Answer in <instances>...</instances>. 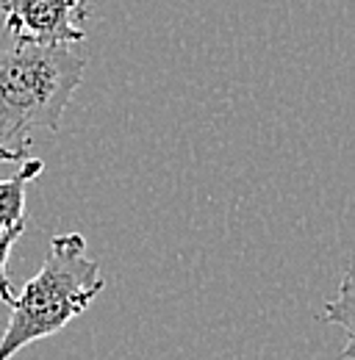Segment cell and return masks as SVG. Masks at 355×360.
<instances>
[{
  "mask_svg": "<svg viewBox=\"0 0 355 360\" xmlns=\"http://www.w3.org/2000/svg\"><path fill=\"white\" fill-rule=\"evenodd\" d=\"M84 70L87 58L64 45L14 42L0 50V164H23L34 136L58 131Z\"/></svg>",
  "mask_w": 355,
  "mask_h": 360,
  "instance_id": "obj_1",
  "label": "cell"
},
{
  "mask_svg": "<svg viewBox=\"0 0 355 360\" xmlns=\"http://www.w3.org/2000/svg\"><path fill=\"white\" fill-rule=\"evenodd\" d=\"M325 319L344 327V333H347L344 360H353V274H350V271H347L344 280H342L339 297L325 305Z\"/></svg>",
  "mask_w": 355,
  "mask_h": 360,
  "instance_id": "obj_5",
  "label": "cell"
},
{
  "mask_svg": "<svg viewBox=\"0 0 355 360\" xmlns=\"http://www.w3.org/2000/svg\"><path fill=\"white\" fill-rule=\"evenodd\" d=\"M106 277L89 255L81 233H58L50 238L39 271L14 294L8 324L0 335V360H11L20 349L64 330L87 311L103 291Z\"/></svg>",
  "mask_w": 355,
  "mask_h": 360,
  "instance_id": "obj_2",
  "label": "cell"
},
{
  "mask_svg": "<svg viewBox=\"0 0 355 360\" xmlns=\"http://www.w3.org/2000/svg\"><path fill=\"white\" fill-rule=\"evenodd\" d=\"M25 227H11V230H0V302L11 308L14 302V285H11V277H8V255H11V247L17 244V238L23 236Z\"/></svg>",
  "mask_w": 355,
  "mask_h": 360,
  "instance_id": "obj_6",
  "label": "cell"
},
{
  "mask_svg": "<svg viewBox=\"0 0 355 360\" xmlns=\"http://www.w3.org/2000/svg\"><path fill=\"white\" fill-rule=\"evenodd\" d=\"M44 172V161L25 158L20 169L11 178L0 180V230L25 227L28 211H25V188L31 180H37Z\"/></svg>",
  "mask_w": 355,
  "mask_h": 360,
  "instance_id": "obj_4",
  "label": "cell"
},
{
  "mask_svg": "<svg viewBox=\"0 0 355 360\" xmlns=\"http://www.w3.org/2000/svg\"><path fill=\"white\" fill-rule=\"evenodd\" d=\"M84 0H3V25L14 42L73 47L87 39Z\"/></svg>",
  "mask_w": 355,
  "mask_h": 360,
  "instance_id": "obj_3",
  "label": "cell"
}]
</instances>
